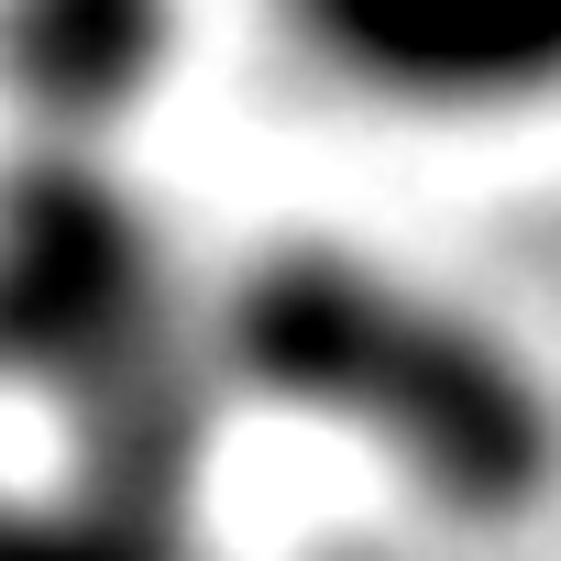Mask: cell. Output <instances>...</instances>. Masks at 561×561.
<instances>
[{
	"label": "cell",
	"instance_id": "6da1fadb",
	"mask_svg": "<svg viewBox=\"0 0 561 561\" xmlns=\"http://www.w3.org/2000/svg\"><path fill=\"white\" fill-rule=\"evenodd\" d=\"M287 34L364 111L430 133L561 100V0H287Z\"/></svg>",
	"mask_w": 561,
	"mask_h": 561
}]
</instances>
